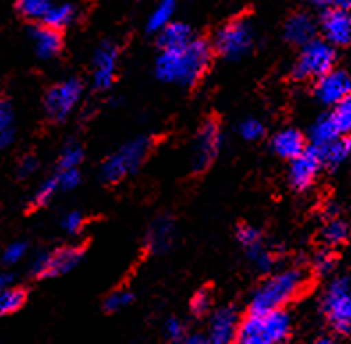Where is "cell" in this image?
<instances>
[{
  "label": "cell",
  "instance_id": "cell-6",
  "mask_svg": "<svg viewBox=\"0 0 351 344\" xmlns=\"http://www.w3.org/2000/svg\"><path fill=\"white\" fill-rule=\"evenodd\" d=\"M238 330L249 332L270 344H284L291 334V316L286 309H275L263 315L249 316L238 323Z\"/></svg>",
  "mask_w": 351,
  "mask_h": 344
},
{
  "label": "cell",
  "instance_id": "cell-27",
  "mask_svg": "<svg viewBox=\"0 0 351 344\" xmlns=\"http://www.w3.org/2000/svg\"><path fill=\"white\" fill-rule=\"evenodd\" d=\"M27 293L20 288L0 289V316L14 315L16 310L25 306Z\"/></svg>",
  "mask_w": 351,
  "mask_h": 344
},
{
  "label": "cell",
  "instance_id": "cell-16",
  "mask_svg": "<svg viewBox=\"0 0 351 344\" xmlns=\"http://www.w3.org/2000/svg\"><path fill=\"white\" fill-rule=\"evenodd\" d=\"M30 43L34 47V52L39 59L50 60L56 59L62 50V34L60 30L50 29L47 25H34L29 30Z\"/></svg>",
  "mask_w": 351,
  "mask_h": 344
},
{
  "label": "cell",
  "instance_id": "cell-19",
  "mask_svg": "<svg viewBox=\"0 0 351 344\" xmlns=\"http://www.w3.org/2000/svg\"><path fill=\"white\" fill-rule=\"evenodd\" d=\"M172 240H174V222L171 217H158L147 231V249L153 254H163L172 247Z\"/></svg>",
  "mask_w": 351,
  "mask_h": 344
},
{
  "label": "cell",
  "instance_id": "cell-24",
  "mask_svg": "<svg viewBox=\"0 0 351 344\" xmlns=\"http://www.w3.org/2000/svg\"><path fill=\"white\" fill-rule=\"evenodd\" d=\"M77 18V9L71 4H57L50 5V9L47 11V14L43 16L41 23L50 29L56 30H64L66 27H69L75 22Z\"/></svg>",
  "mask_w": 351,
  "mask_h": 344
},
{
  "label": "cell",
  "instance_id": "cell-20",
  "mask_svg": "<svg viewBox=\"0 0 351 344\" xmlns=\"http://www.w3.org/2000/svg\"><path fill=\"white\" fill-rule=\"evenodd\" d=\"M156 34H158V45L162 50H178V48L189 45L193 39L192 29L186 23L174 22V20Z\"/></svg>",
  "mask_w": 351,
  "mask_h": 344
},
{
  "label": "cell",
  "instance_id": "cell-13",
  "mask_svg": "<svg viewBox=\"0 0 351 344\" xmlns=\"http://www.w3.org/2000/svg\"><path fill=\"white\" fill-rule=\"evenodd\" d=\"M119 62V48L117 45L103 43L93 57V86L96 90H108L114 86Z\"/></svg>",
  "mask_w": 351,
  "mask_h": 344
},
{
  "label": "cell",
  "instance_id": "cell-21",
  "mask_svg": "<svg viewBox=\"0 0 351 344\" xmlns=\"http://www.w3.org/2000/svg\"><path fill=\"white\" fill-rule=\"evenodd\" d=\"M341 130L337 128V125L334 123L330 114H323V116L317 117L313 123L311 130H308V146L316 147V149H322L326 144H330L332 140L341 137Z\"/></svg>",
  "mask_w": 351,
  "mask_h": 344
},
{
  "label": "cell",
  "instance_id": "cell-35",
  "mask_svg": "<svg viewBox=\"0 0 351 344\" xmlns=\"http://www.w3.org/2000/svg\"><path fill=\"white\" fill-rule=\"evenodd\" d=\"M236 240L240 241L245 249H252V247L263 243L261 231L256 228H252V225H249V224L238 225V229H236Z\"/></svg>",
  "mask_w": 351,
  "mask_h": 344
},
{
  "label": "cell",
  "instance_id": "cell-12",
  "mask_svg": "<svg viewBox=\"0 0 351 344\" xmlns=\"http://www.w3.org/2000/svg\"><path fill=\"white\" fill-rule=\"evenodd\" d=\"M351 78L346 69H330L328 73L319 77L314 86V96L326 107H334L343 99L350 98Z\"/></svg>",
  "mask_w": 351,
  "mask_h": 344
},
{
  "label": "cell",
  "instance_id": "cell-11",
  "mask_svg": "<svg viewBox=\"0 0 351 344\" xmlns=\"http://www.w3.org/2000/svg\"><path fill=\"white\" fill-rule=\"evenodd\" d=\"M323 169V158L319 149L307 146L300 155L291 160L289 165V183L298 192H305L314 185L317 174Z\"/></svg>",
  "mask_w": 351,
  "mask_h": 344
},
{
  "label": "cell",
  "instance_id": "cell-37",
  "mask_svg": "<svg viewBox=\"0 0 351 344\" xmlns=\"http://www.w3.org/2000/svg\"><path fill=\"white\" fill-rule=\"evenodd\" d=\"M211 306H213V300H211V293L208 289H201V291L195 293V297L190 302V310H192L193 316L202 318L210 312Z\"/></svg>",
  "mask_w": 351,
  "mask_h": 344
},
{
  "label": "cell",
  "instance_id": "cell-1",
  "mask_svg": "<svg viewBox=\"0 0 351 344\" xmlns=\"http://www.w3.org/2000/svg\"><path fill=\"white\" fill-rule=\"evenodd\" d=\"M213 59V48L206 39L193 38L178 50H162L156 59V77L165 84L190 87L204 77Z\"/></svg>",
  "mask_w": 351,
  "mask_h": 344
},
{
  "label": "cell",
  "instance_id": "cell-4",
  "mask_svg": "<svg viewBox=\"0 0 351 344\" xmlns=\"http://www.w3.org/2000/svg\"><path fill=\"white\" fill-rule=\"evenodd\" d=\"M322 309L328 319L330 327L341 337H348L351 332V282L350 277H335L325 289Z\"/></svg>",
  "mask_w": 351,
  "mask_h": 344
},
{
  "label": "cell",
  "instance_id": "cell-23",
  "mask_svg": "<svg viewBox=\"0 0 351 344\" xmlns=\"http://www.w3.org/2000/svg\"><path fill=\"white\" fill-rule=\"evenodd\" d=\"M350 238V225L346 220L341 217H332L325 222L322 229V240L325 241L326 247L334 249V247L344 245Z\"/></svg>",
  "mask_w": 351,
  "mask_h": 344
},
{
  "label": "cell",
  "instance_id": "cell-38",
  "mask_svg": "<svg viewBox=\"0 0 351 344\" xmlns=\"http://www.w3.org/2000/svg\"><path fill=\"white\" fill-rule=\"evenodd\" d=\"M57 177V186L62 192H69V190H75L78 185H80V172L78 169H60L56 174Z\"/></svg>",
  "mask_w": 351,
  "mask_h": 344
},
{
  "label": "cell",
  "instance_id": "cell-44",
  "mask_svg": "<svg viewBox=\"0 0 351 344\" xmlns=\"http://www.w3.org/2000/svg\"><path fill=\"white\" fill-rule=\"evenodd\" d=\"M314 8H319V9H328L334 5V0H308Z\"/></svg>",
  "mask_w": 351,
  "mask_h": 344
},
{
  "label": "cell",
  "instance_id": "cell-14",
  "mask_svg": "<svg viewBox=\"0 0 351 344\" xmlns=\"http://www.w3.org/2000/svg\"><path fill=\"white\" fill-rule=\"evenodd\" d=\"M319 30L332 47H348L351 41V16L350 11L339 8L323 9V14L317 23Z\"/></svg>",
  "mask_w": 351,
  "mask_h": 344
},
{
  "label": "cell",
  "instance_id": "cell-15",
  "mask_svg": "<svg viewBox=\"0 0 351 344\" xmlns=\"http://www.w3.org/2000/svg\"><path fill=\"white\" fill-rule=\"evenodd\" d=\"M238 312L232 307H222L211 316L208 334L204 337L206 344H236L238 334Z\"/></svg>",
  "mask_w": 351,
  "mask_h": 344
},
{
  "label": "cell",
  "instance_id": "cell-41",
  "mask_svg": "<svg viewBox=\"0 0 351 344\" xmlns=\"http://www.w3.org/2000/svg\"><path fill=\"white\" fill-rule=\"evenodd\" d=\"M165 336L171 341H181L184 336V325L180 319L171 318L165 323Z\"/></svg>",
  "mask_w": 351,
  "mask_h": 344
},
{
  "label": "cell",
  "instance_id": "cell-28",
  "mask_svg": "<svg viewBox=\"0 0 351 344\" xmlns=\"http://www.w3.org/2000/svg\"><path fill=\"white\" fill-rule=\"evenodd\" d=\"M247 256H249L250 262L254 265L259 273H271V270L277 265V256L275 252H271L270 249H266L263 243L252 247V249H247Z\"/></svg>",
  "mask_w": 351,
  "mask_h": 344
},
{
  "label": "cell",
  "instance_id": "cell-45",
  "mask_svg": "<svg viewBox=\"0 0 351 344\" xmlns=\"http://www.w3.org/2000/svg\"><path fill=\"white\" fill-rule=\"evenodd\" d=\"M180 344H206V343L202 336H189V337H184V339H181Z\"/></svg>",
  "mask_w": 351,
  "mask_h": 344
},
{
  "label": "cell",
  "instance_id": "cell-46",
  "mask_svg": "<svg viewBox=\"0 0 351 344\" xmlns=\"http://www.w3.org/2000/svg\"><path fill=\"white\" fill-rule=\"evenodd\" d=\"M314 344H337V341H335L334 337L325 336V337H319V339H317Z\"/></svg>",
  "mask_w": 351,
  "mask_h": 344
},
{
  "label": "cell",
  "instance_id": "cell-39",
  "mask_svg": "<svg viewBox=\"0 0 351 344\" xmlns=\"http://www.w3.org/2000/svg\"><path fill=\"white\" fill-rule=\"evenodd\" d=\"M84 222H86V219L80 211H69L60 220V228L64 229V232H68V234H78L84 229Z\"/></svg>",
  "mask_w": 351,
  "mask_h": 344
},
{
  "label": "cell",
  "instance_id": "cell-26",
  "mask_svg": "<svg viewBox=\"0 0 351 344\" xmlns=\"http://www.w3.org/2000/svg\"><path fill=\"white\" fill-rule=\"evenodd\" d=\"M176 13V0H162L156 8L153 9V13L147 18V30L149 32H160L167 23L172 22Z\"/></svg>",
  "mask_w": 351,
  "mask_h": 344
},
{
  "label": "cell",
  "instance_id": "cell-29",
  "mask_svg": "<svg viewBox=\"0 0 351 344\" xmlns=\"http://www.w3.org/2000/svg\"><path fill=\"white\" fill-rule=\"evenodd\" d=\"M50 5L51 0H16L18 13L32 22H41Z\"/></svg>",
  "mask_w": 351,
  "mask_h": 344
},
{
  "label": "cell",
  "instance_id": "cell-10",
  "mask_svg": "<svg viewBox=\"0 0 351 344\" xmlns=\"http://www.w3.org/2000/svg\"><path fill=\"white\" fill-rule=\"evenodd\" d=\"M222 149V128L215 117L204 121L192 147V171L204 172L213 164Z\"/></svg>",
  "mask_w": 351,
  "mask_h": 344
},
{
  "label": "cell",
  "instance_id": "cell-25",
  "mask_svg": "<svg viewBox=\"0 0 351 344\" xmlns=\"http://www.w3.org/2000/svg\"><path fill=\"white\" fill-rule=\"evenodd\" d=\"M14 110L8 99L0 98V151L8 149L14 140Z\"/></svg>",
  "mask_w": 351,
  "mask_h": 344
},
{
  "label": "cell",
  "instance_id": "cell-42",
  "mask_svg": "<svg viewBox=\"0 0 351 344\" xmlns=\"http://www.w3.org/2000/svg\"><path fill=\"white\" fill-rule=\"evenodd\" d=\"M38 158L32 155L25 156V158L20 162V165H18V176L20 177H29L32 176L36 171H38Z\"/></svg>",
  "mask_w": 351,
  "mask_h": 344
},
{
  "label": "cell",
  "instance_id": "cell-17",
  "mask_svg": "<svg viewBox=\"0 0 351 344\" xmlns=\"http://www.w3.org/2000/svg\"><path fill=\"white\" fill-rule=\"evenodd\" d=\"M317 22L308 13H295L287 18L284 25V38L291 45L304 47L311 39L316 38Z\"/></svg>",
  "mask_w": 351,
  "mask_h": 344
},
{
  "label": "cell",
  "instance_id": "cell-40",
  "mask_svg": "<svg viewBox=\"0 0 351 344\" xmlns=\"http://www.w3.org/2000/svg\"><path fill=\"white\" fill-rule=\"evenodd\" d=\"M25 254L27 243H23V241H14V243H11V245L4 250L2 259H4L5 265H16V262H20L25 258Z\"/></svg>",
  "mask_w": 351,
  "mask_h": 344
},
{
  "label": "cell",
  "instance_id": "cell-32",
  "mask_svg": "<svg viewBox=\"0 0 351 344\" xmlns=\"http://www.w3.org/2000/svg\"><path fill=\"white\" fill-rule=\"evenodd\" d=\"M82 162H84V147L77 143H69L60 153L59 169H78Z\"/></svg>",
  "mask_w": 351,
  "mask_h": 344
},
{
  "label": "cell",
  "instance_id": "cell-18",
  "mask_svg": "<svg viewBox=\"0 0 351 344\" xmlns=\"http://www.w3.org/2000/svg\"><path fill=\"white\" fill-rule=\"evenodd\" d=\"M271 147L280 158L293 160L307 147V138L296 128H284L271 138Z\"/></svg>",
  "mask_w": 351,
  "mask_h": 344
},
{
  "label": "cell",
  "instance_id": "cell-43",
  "mask_svg": "<svg viewBox=\"0 0 351 344\" xmlns=\"http://www.w3.org/2000/svg\"><path fill=\"white\" fill-rule=\"evenodd\" d=\"M14 282L13 273H9V271H0V289L11 288Z\"/></svg>",
  "mask_w": 351,
  "mask_h": 344
},
{
  "label": "cell",
  "instance_id": "cell-2",
  "mask_svg": "<svg viewBox=\"0 0 351 344\" xmlns=\"http://www.w3.org/2000/svg\"><path fill=\"white\" fill-rule=\"evenodd\" d=\"M307 284L308 277L302 268L293 267L275 271L254 291L249 312L263 315L268 310L284 309L300 297Z\"/></svg>",
  "mask_w": 351,
  "mask_h": 344
},
{
  "label": "cell",
  "instance_id": "cell-31",
  "mask_svg": "<svg viewBox=\"0 0 351 344\" xmlns=\"http://www.w3.org/2000/svg\"><path fill=\"white\" fill-rule=\"evenodd\" d=\"M330 116L337 125V128L341 130V134L348 135V132L351 130V98H346L341 103L334 105V110L330 112Z\"/></svg>",
  "mask_w": 351,
  "mask_h": 344
},
{
  "label": "cell",
  "instance_id": "cell-30",
  "mask_svg": "<svg viewBox=\"0 0 351 344\" xmlns=\"http://www.w3.org/2000/svg\"><path fill=\"white\" fill-rule=\"evenodd\" d=\"M57 190H59V186H57V177L56 176L48 177L47 181H43V183L39 185V188L36 190L34 195H32V199H30V208L47 206L48 202L53 199V195H56Z\"/></svg>",
  "mask_w": 351,
  "mask_h": 344
},
{
  "label": "cell",
  "instance_id": "cell-7",
  "mask_svg": "<svg viewBox=\"0 0 351 344\" xmlns=\"http://www.w3.org/2000/svg\"><path fill=\"white\" fill-rule=\"evenodd\" d=\"M254 47V30L247 20L238 18L226 23L217 32L213 41L215 52L226 60H240L252 50Z\"/></svg>",
  "mask_w": 351,
  "mask_h": 344
},
{
  "label": "cell",
  "instance_id": "cell-8",
  "mask_svg": "<svg viewBox=\"0 0 351 344\" xmlns=\"http://www.w3.org/2000/svg\"><path fill=\"white\" fill-rule=\"evenodd\" d=\"M84 86L78 78H68L51 86L45 95V112L53 123H64L80 103Z\"/></svg>",
  "mask_w": 351,
  "mask_h": 344
},
{
  "label": "cell",
  "instance_id": "cell-3",
  "mask_svg": "<svg viewBox=\"0 0 351 344\" xmlns=\"http://www.w3.org/2000/svg\"><path fill=\"white\" fill-rule=\"evenodd\" d=\"M337 64V50L325 39H311L302 47L293 64L296 80H317Z\"/></svg>",
  "mask_w": 351,
  "mask_h": 344
},
{
  "label": "cell",
  "instance_id": "cell-33",
  "mask_svg": "<svg viewBox=\"0 0 351 344\" xmlns=\"http://www.w3.org/2000/svg\"><path fill=\"white\" fill-rule=\"evenodd\" d=\"M133 302V295L132 291L128 289H116V291H112L105 302H103V307L107 312H119L125 307H128L130 304Z\"/></svg>",
  "mask_w": 351,
  "mask_h": 344
},
{
  "label": "cell",
  "instance_id": "cell-36",
  "mask_svg": "<svg viewBox=\"0 0 351 344\" xmlns=\"http://www.w3.org/2000/svg\"><path fill=\"white\" fill-rule=\"evenodd\" d=\"M240 135L245 138V140H259V138L265 135V125H263L261 121L256 119V117H249V119H245L240 123Z\"/></svg>",
  "mask_w": 351,
  "mask_h": 344
},
{
  "label": "cell",
  "instance_id": "cell-9",
  "mask_svg": "<svg viewBox=\"0 0 351 344\" xmlns=\"http://www.w3.org/2000/svg\"><path fill=\"white\" fill-rule=\"evenodd\" d=\"M84 259V249L78 245L59 247V249L45 252L32 265V275L38 279H51L69 273L78 267Z\"/></svg>",
  "mask_w": 351,
  "mask_h": 344
},
{
  "label": "cell",
  "instance_id": "cell-34",
  "mask_svg": "<svg viewBox=\"0 0 351 344\" xmlns=\"http://www.w3.org/2000/svg\"><path fill=\"white\" fill-rule=\"evenodd\" d=\"M337 267V256L332 250H323L314 258L313 270L316 271L319 277H328L332 275V271Z\"/></svg>",
  "mask_w": 351,
  "mask_h": 344
},
{
  "label": "cell",
  "instance_id": "cell-22",
  "mask_svg": "<svg viewBox=\"0 0 351 344\" xmlns=\"http://www.w3.org/2000/svg\"><path fill=\"white\" fill-rule=\"evenodd\" d=\"M323 158V165L330 169H335L339 165H343L348 158H350L351 153V140L348 135H341L339 138L332 140L330 144H326L325 147L319 149Z\"/></svg>",
  "mask_w": 351,
  "mask_h": 344
},
{
  "label": "cell",
  "instance_id": "cell-5",
  "mask_svg": "<svg viewBox=\"0 0 351 344\" xmlns=\"http://www.w3.org/2000/svg\"><path fill=\"white\" fill-rule=\"evenodd\" d=\"M149 147L151 140L147 137H138L132 143L121 146L114 155H110L103 162L101 180L105 183L114 185V183H119L121 180L133 174L144 164V160L149 153Z\"/></svg>",
  "mask_w": 351,
  "mask_h": 344
}]
</instances>
